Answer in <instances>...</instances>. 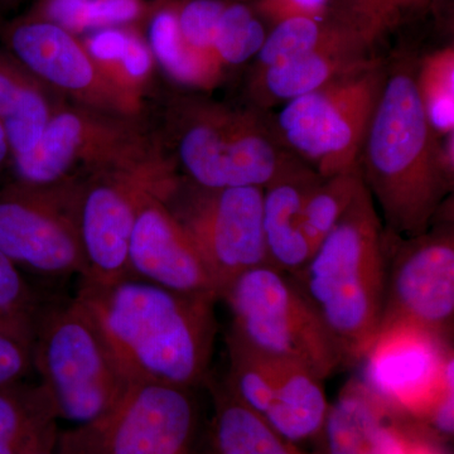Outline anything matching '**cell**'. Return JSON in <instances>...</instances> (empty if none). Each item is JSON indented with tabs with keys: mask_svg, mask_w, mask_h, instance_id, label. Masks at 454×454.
<instances>
[{
	"mask_svg": "<svg viewBox=\"0 0 454 454\" xmlns=\"http://www.w3.org/2000/svg\"><path fill=\"white\" fill-rule=\"evenodd\" d=\"M133 380L195 389L207 382L217 333L210 293L170 291L138 279L79 286Z\"/></svg>",
	"mask_w": 454,
	"mask_h": 454,
	"instance_id": "obj_1",
	"label": "cell"
},
{
	"mask_svg": "<svg viewBox=\"0 0 454 454\" xmlns=\"http://www.w3.org/2000/svg\"><path fill=\"white\" fill-rule=\"evenodd\" d=\"M415 74L411 64L387 68L358 160L385 230L400 238L428 231L453 184L442 166L439 138L424 113Z\"/></svg>",
	"mask_w": 454,
	"mask_h": 454,
	"instance_id": "obj_2",
	"label": "cell"
},
{
	"mask_svg": "<svg viewBox=\"0 0 454 454\" xmlns=\"http://www.w3.org/2000/svg\"><path fill=\"white\" fill-rule=\"evenodd\" d=\"M387 232L365 184L298 273L289 276L345 357L360 363L380 330Z\"/></svg>",
	"mask_w": 454,
	"mask_h": 454,
	"instance_id": "obj_3",
	"label": "cell"
},
{
	"mask_svg": "<svg viewBox=\"0 0 454 454\" xmlns=\"http://www.w3.org/2000/svg\"><path fill=\"white\" fill-rule=\"evenodd\" d=\"M176 100L167 130L179 167L197 186L264 188L301 162L252 110L201 98Z\"/></svg>",
	"mask_w": 454,
	"mask_h": 454,
	"instance_id": "obj_4",
	"label": "cell"
},
{
	"mask_svg": "<svg viewBox=\"0 0 454 454\" xmlns=\"http://www.w3.org/2000/svg\"><path fill=\"white\" fill-rule=\"evenodd\" d=\"M32 363L59 420L74 427L109 413L133 380L100 322L77 295L47 304L33 340Z\"/></svg>",
	"mask_w": 454,
	"mask_h": 454,
	"instance_id": "obj_5",
	"label": "cell"
},
{
	"mask_svg": "<svg viewBox=\"0 0 454 454\" xmlns=\"http://www.w3.org/2000/svg\"><path fill=\"white\" fill-rule=\"evenodd\" d=\"M231 313L229 336L262 356L327 380L345 357L288 274L269 264L245 271L221 294Z\"/></svg>",
	"mask_w": 454,
	"mask_h": 454,
	"instance_id": "obj_6",
	"label": "cell"
},
{
	"mask_svg": "<svg viewBox=\"0 0 454 454\" xmlns=\"http://www.w3.org/2000/svg\"><path fill=\"white\" fill-rule=\"evenodd\" d=\"M163 154L139 116L70 104L59 107L37 146L14 160L17 181L33 186L83 182Z\"/></svg>",
	"mask_w": 454,
	"mask_h": 454,
	"instance_id": "obj_7",
	"label": "cell"
},
{
	"mask_svg": "<svg viewBox=\"0 0 454 454\" xmlns=\"http://www.w3.org/2000/svg\"><path fill=\"white\" fill-rule=\"evenodd\" d=\"M385 77L373 62L293 98L277 116L278 138L321 177L357 169Z\"/></svg>",
	"mask_w": 454,
	"mask_h": 454,
	"instance_id": "obj_8",
	"label": "cell"
},
{
	"mask_svg": "<svg viewBox=\"0 0 454 454\" xmlns=\"http://www.w3.org/2000/svg\"><path fill=\"white\" fill-rule=\"evenodd\" d=\"M262 191L205 188L178 178L163 199L195 245L219 298L245 271L268 264Z\"/></svg>",
	"mask_w": 454,
	"mask_h": 454,
	"instance_id": "obj_9",
	"label": "cell"
},
{
	"mask_svg": "<svg viewBox=\"0 0 454 454\" xmlns=\"http://www.w3.org/2000/svg\"><path fill=\"white\" fill-rule=\"evenodd\" d=\"M177 181L175 164L160 154L82 182L79 227L85 269L80 286H107L129 279L128 252L140 205L149 193L168 195Z\"/></svg>",
	"mask_w": 454,
	"mask_h": 454,
	"instance_id": "obj_10",
	"label": "cell"
},
{
	"mask_svg": "<svg viewBox=\"0 0 454 454\" xmlns=\"http://www.w3.org/2000/svg\"><path fill=\"white\" fill-rule=\"evenodd\" d=\"M192 390L163 382L131 380L103 418L59 432L66 454H187L197 427Z\"/></svg>",
	"mask_w": 454,
	"mask_h": 454,
	"instance_id": "obj_11",
	"label": "cell"
},
{
	"mask_svg": "<svg viewBox=\"0 0 454 454\" xmlns=\"http://www.w3.org/2000/svg\"><path fill=\"white\" fill-rule=\"evenodd\" d=\"M82 182L33 186L13 182L0 190V253L18 268L47 278L82 277Z\"/></svg>",
	"mask_w": 454,
	"mask_h": 454,
	"instance_id": "obj_12",
	"label": "cell"
},
{
	"mask_svg": "<svg viewBox=\"0 0 454 454\" xmlns=\"http://www.w3.org/2000/svg\"><path fill=\"white\" fill-rule=\"evenodd\" d=\"M365 385L385 411L432 422L453 399L452 340L411 324L382 328L367 349Z\"/></svg>",
	"mask_w": 454,
	"mask_h": 454,
	"instance_id": "obj_13",
	"label": "cell"
},
{
	"mask_svg": "<svg viewBox=\"0 0 454 454\" xmlns=\"http://www.w3.org/2000/svg\"><path fill=\"white\" fill-rule=\"evenodd\" d=\"M385 232L387 269L380 330L396 324H411L452 340V220H439L438 215L428 231L414 238H400L387 230Z\"/></svg>",
	"mask_w": 454,
	"mask_h": 454,
	"instance_id": "obj_14",
	"label": "cell"
},
{
	"mask_svg": "<svg viewBox=\"0 0 454 454\" xmlns=\"http://www.w3.org/2000/svg\"><path fill=\"white\" fill-rule=\"evenodd\" d=\"M0 41L27 70L74 104L119 115L142 113L143 101L114 85L82 37L64 27L23 14L0 20Z\"/></svg>",
	"mask_w": 454,
	"mask_h": 454,
	"instance_id": "obj_15",
	"label": "cell"
},
{
	"mask_svg": "<svg viewBox=\"0 0 454 454\" xmlns=\"http://www.w3.org/2000/svg\"><path fill=\"white\" fill-rule=\"evenodd\" d=\"M163 199V193L152 192L140 205L128 252L129 279L217 295L195 245Z\"/></svg>",
	"mask_w": 454,
	"mask_h": 454,
	"instance_id": "obj_16",
	"label": "cell"
},
{
	"mask_svg": "<svg viewBox=\"0 0 454 454\" xmlns=\"http://www.w3.org/2000/svg\"><path fill=\"white\" fill-rule=\"evenodd\" d=\"M319 177L301 162L262 191V235L268 264L288 276L298 273L312 255L303 231V208Z\"/></svg>",
	"mask_w": 454,
	"mask_h": 454,
	"instance_id": "obj_17",
	"label": "cell"
},
{
	"mask_svg": "<svg viewBox=\"0 0 454 454\" xmlns=\"http://www.w3.org/2000/svg\"><path fill=\"white\" fill-rule=\"evenodd\" d=\"M65 98L0 49V121L11 146L12 163L37 146Z\"/></svg>",
	"mask_w": 454,
	"mask_h": 454,
	"instance_id": "obj_18",
	"label": "cell"
},
{
	"mask_svg": "<svg viewBox=\"0 0 454 454\" xmlns=\"http://www.w3.org/2000/svg\"><path fill=\"white\" fill-rule=\"evenodd\" d=\"M372 64L351 46L330 42L282 64L256 70L252 92L256 101L265 106L288 103Z\"/></svg>",
	"mask_w": 454,
	"mask_h": 454,
	"instance_id": "obj_19",
	"label": "cell"
},
{
	"mask_svg": "<svg viewBox=\"0 0 454 454\" xmlns=\"http://www.w3.org/2000/svg\"><path fill=\"white\" fill-rule=\"evenodd\" d=\"M59 413L41 382L0 387V454H47L59 443Z\"/></svg>",
	"mask_w": 454,
	"mask_h": 454,
	"instance_id": "obj_20",
	"label": "cell"
},
{
	"mask_svg": "<svg viewBox=\"0 0 454 454\" xmlns=\"http://www.w3.org/2000/svg\"><path fill=\"white\" fill-rule=\"evenodd\" d=\"M328 411L325 380L303 367L286 365L262 419L280 437L298 444L319 437Z\"/></svg>",
	"mask_w": 454,
	"mask_h": 454,
	"instance_id": "obj_21",
	"label": "cell"
},
{
	"mask_svg": "<svg viewBox=\"0 0 454 454\" xmlns=\"http://www.w3.org/2000/svg\"><path fill=\"white\" fill-rule=\"evenodd\" d=\"M385 411L363 382H348L330 405L318 454H375Z\"/></svg>",
	"mask_w": 454,
	"mask_h": 454,
	"instance_id": "obj_22",
	"label": "cell"
},
{
	"mask_svg": "<svg viewBox=\"0 0 454 454\" xmlns=\"http://www.w3.org/2000/svg\"><path fill=\"white\" fill-rule=\"evenodd\" d=\"M80 37L107 79L143 101L157 64L142 33L131 25L98 29Z\"/></svg>",
	"mask_w": 454,
	"mask_h": 454,
	"instance_id": "obj_23",
	"label": "cell"
},
{
	"mask_svg": "<svg viewBox=\"0 0 454 454\" xmlns=\"http://www.w3.org/2000/svg\"><path fill=\"white\" fill-rule=\"evenodd\" d=\"M212 393L214 454H309L280 437L262 417L230 395L225 387Z\"/></svg>",
	"mask_w": 454,
	"mask_h": 454,
	"instance_id": "obj_24",
	"label": "cell"
},
{
	"mask_svg": "<svg viewBox=\"0 0 454 454\" xmlns=\"http://www.w3.org/2000/svg\"><path fill=\"white\" fill-rule=\"evenodd\" d=\"M146 42L155 64L179 85L205 90L219 82L223 67L188 46L179 32L176 9L164 5L151 12Z\"/></svg>",
	"mask_w": 454,
	"mask_h": 454,
	"instance_id": "obj_25",
	"label": "cell"
},
{
	"mask_svg": "<svg viewBox=\"0 0 454 454\" xmlns=\"http://www.w3.org/2000/svg\"><path fill=\"white\" fill-rule=\"evenodd\" d=\"M145 0H35L26 16L41 18L82 33L131 26L151 12Z\"/></svg>",
	"mask_w": 454,
	"mask_h": 454,
	"instance_id": "obj_26",
	"label": "cell"
},
{
	"mask_svg": "<svg viewBox=\"0 0 454 454\" xmlns=\"http://www.w3.org/2000/svg\"><path fill=\"white\" fill-rule=\"evenodd\" d=\"M229 370L223 387L239 403L264 417L273 402L284 367L289 364L271 360L226 337Z\"/></svg>",
	"mask_w": 454,
	"mask_h": 454,
	"instance_id": "obj_27",
	"label": "cell"
},
{
	"mask_svg": "<svg viewBox=\"0 0 454 454\" xmlns=\"http://www.w3.org/2000/svg\"><path fill=\"white\" fill-rule=\"evenodd\" d=\"M364 184L360 168L319 177L304 202L303 231L315 252L343 216Z\"/></svg>",
	"mask_w": 454,
	"mask_h": 454,
	"instance_id": "obj_28",
	"label": "cell"
},
{
	"mask_svg": "<svg viewBox=\"0 0 454 454\" xmlns=\"http://www.w3.org/2000/svg\"><path fill=\"white\" fill-rule=\"evenodd\" d=\"M46 306L20 269L0 253V333L32 346Z\"/></svg>",
	"mask_w": 454,
	"mask_h": 454,
	"instance_id": "obj_29",
	"label": "cell"
},
{
	"mask_svg": "<svg viewBox=\"0 0 454 454\" xmlns=\"http://www.w3.org/2000/svg\"><path fill=\"white\" fill-rule=\"evenodd\" d=\"M418 92L429 125L438 138L454 133V56L435 53L417 67Z\"/></svg>",
	"mask_w": 454,
	"mask_h": 454,
	"instance_id": "obj_30",
	"label": "cell"
},
{
	"mask_svg": "<svg viewBox=\"0 0 454 454\" xmlns=\"http://www.w3.org/2000/svg\"><path fill=\"white\" fill-rule=\"evenodd\" d=\"M265 38L264 28L247 5H225L215 35V59L223 68L244 64L258 55Z\"/></svg>",
	"mask_w": 454,
	"mask_h": 454,
	"instance_id": "obj_31",
	"label": "cell"
},
{
	"mask_svg": "<svg viewBox=\"0 0 454 454\" xmlns=\"http://www.w3.org/2000/svg\"><path fill=\"white\" fill-rule=\"evenodd\" d=\"M327 43L330 41L325 40L315 20L307 17L289 18L265 38L259 51V67L256 70L282 64Z\"/></svg>",
	"mask_w": 454,
	"mask_h": 454,
	"instance_id": "obj_32",
	"label": "cell"
},
{
	"mask_svg": "<svg viewBox=\"0 0 454 454\" xmlns=\"http://www.w3.org/2000/svg\"><path fill=\"white\" fill-rule=\"evenodd\" d=\"M223 8L225 4L220 0H191L176 9L179 32L184 42L197 52L214 59L215 35Z\"/></svg>",
	"mask_w": 454,
	"mask_h": 454,
	"instance_id": "obj_33",
	"label": "cell"
},
{
	"mask_svg": "<svg viewBox=\"0 0 454 454\" xmlns=\"http://www.w3.org/2000/svg\"><path fill=\"white\" fill-rule=\"evenodd\" d=\"M32 372V346L0 333V387L25 380Z\"/></svg>",
	"mask_w": 454,
	"mask_h": 454,
	"instance_id": "obj_34",
	"label": "cell"
},
{
	"mask_svg": "<svg viewBox=\"0 0 454 454\" xmlns=\"http://www.w3.org/2000/svg\"><path fill=\"white\" fill-rule=\"evenodd\" d=\"M9 164H12L11 146H9L4 127L0 121V173L7 168Z\"/></svg>",
	"mask_w": 454,
	"mask_h": 454,
	"instance_id": "obj_35",
	"label": "cell"
},
{
	"mask_svg": "<svg viewBox=\"0 0 454 454\" xmlns=\"http://www.w3.org/2000/svg\"><path fill=\"white\" fill-rule=\"evenodd\" d=\"M25 0H0V20L4 18L9 12L20 7Z\"/></svg>",
	"mask_w": 454,
	"mask_h": 454,
	"instance_id": "obj_36",
	"label": "cell"
},
{
	"mask_svg": "<svg viewBox=\"0 0 454 454\" xmlns=\"http://www.w3.org/2000/svg\"><path fill=\"white\" fill-rule=\"evenodd\" d=\"M293 2L304 8L317 9L321 8L325 4V0H293Z\"/></svg>",
	"mask_w": 454,
	"mask_h": 454,
	"instance_id": "obj_37",
	"label": "cell"
},
{
	"mask_svg": "<svg viewBox=\"0 0 454 454\" xmlns=\"http://www.w3.org/2000/svg\"><path fill=\"white\" fill-rule=\"evenodd\" d=\"M47 454H66V453L57 452V450H55V452H51V453H47Z\"/></svg>",
	"mask_w": 454,
	"mask_h": 454,
	"instance_id": "obj_38",
	"label": "cell"
}]
</instances>
